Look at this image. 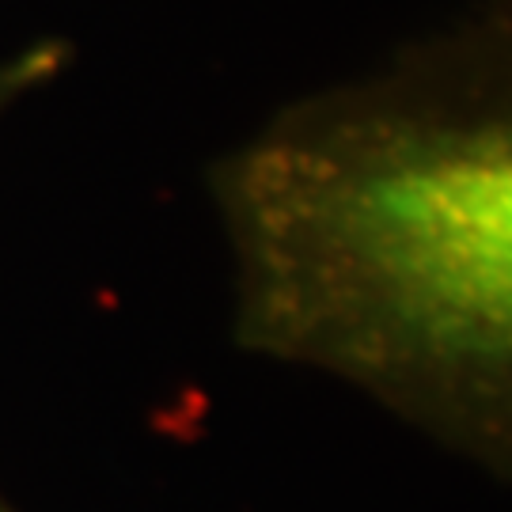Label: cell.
Returning a JSON list of instances; mask_svg holds the SVG:
<instances>
[{
	"instance_id": "3957f363",
	"label": "cell",
	"mask_w": 512,
	"mask_h": 512,
	"mask_svg": "<svg viewBox=\"0 0 512 512\" xmlns=\"http://www.w3.org/2000/svg\"><path fill=\"white\" fill-rule=\"evenodd\" d=\"M0 512H8V505H4V501H0Z\"/></svg>"
},
{
	"instance_id": "6da1fadb",
	"label": "cell",
	"mask_w": 512,
	"mask_h": 512,
	"mask_svg": "<svg viewBox=\"0 0 512 512\" xmlns=\"http://www.w3.org/2000/svg\"><path fill=\"white\" fill-rule=\"evenodd\" d=\"M209 194L239 346L512 448V0L281 107Z\"/></svg>"
},
{
	"instance_id": "7a4b0ae2",
	"label": "cell",
	"mask_w": 512,
	"mask_h": 512,
	"mask_svg": "<svg viewBox=\"0 0 512 512\" xmlns=\"http://www.w3.org/2000/svg\"><path fill=\"white\" fill-rule=\"evenodd\" d=\"M69 61V46L65 42H38V46H27L12 54L8 61H0V114L12 110L23 99V95L38 92L42 84H50Z\"/></svg>"
}]
</instances>
